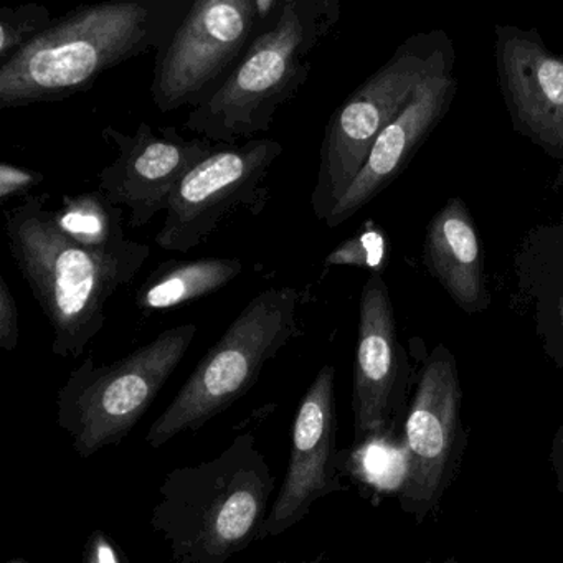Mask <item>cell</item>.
<instances>
[{
  "mask_svg": "<svg viewBox=\"0 0 563 563\" xmlns=\"http://www.w3.org/2000/svg\"><path fill=\"white\" fill-rule=\"evenodd\" d=\"M192 0H111L81 5L0 64V108L55 103L93 87L100 75L157 52Z\"/></svg>",
  "mask_w": 563,
  "mask_h": 563,
  "instance_id": "6da1fadb",
  "label": "cell"
},
{
  "mask_svg": "<svg viewBox=\"0 0 563 563\" xmlns=\"http://www.w3.org/2000/svg\"><path fill=\"white\" fill-rule=\"evenodd\" d=\"M275 487L255 428H246L219 456L164 476L150 526L176 563H227L258 540Z\"/></svg>",
  "mask_w": 563,
  "mask_h": 563,
  "instance_id": "7a4b0ae2",
  "label": "cell"
},
{
  "mask_svg": "<svg viewBox=\"0 0 563 563\" xmlns=\"http://www.w3.org/2000/svg\"><path fill=\"white\" fill-rule=\"evenodd\" d=\"M47 194L25 197L5 212V233L32 295L51 322L52 351L78 358L107 324V306L131 285L151 249L134 242L120 253H95L71 242L47 210Z\"/></svg>",
  "mask_w": 563,
  "mask_h": 563,
  "instance_id": "3957f363",
  "label": "cell"
},
{
  "mask_svg": "<svg viewBox=\"0 0 563 563\" xmlns=\"http://www.w3.org/2000/svg\"><path fill=\"white\" fill-rule=\"evenodd\" d=\"M341 21L339 0H286L219 91L187 117L186 130L223 146L266 133L299 93L312 58Z\"/></svg>",
  "mask_w": 563,
  "mask_h": 563,
  "instance_id": "277c9868",
  "label": "cell"
},
{
  "mask_svg": "<svg viewBox=\"0 0 563 563\" xmlns=\"http://www.w3.org/2000/svg\"><path fill=\"white\" fill-rule=\"evenodd\" d=\"M299 305L301 295L288 286L258 292L153 421L146 443L163 448L179 434L197 433L249 394L268 362L301 338Z\"/></svg>",
  "mask_w": 563,
  "mask_h": 563,
  "instance_id": "5b68a950",
  "label": "cell"
},
{
  "mask_svg": "<svg viewBox=\"0 0 563 563\" xmlns=\"http://www.w3.org/2000/svg\"><path fill=\"white\" fill-rule=\"evenodd\" d=\"M456 51L443 29L418 32L398 45L331 114L319 151L312 190L314 216L325 222L367 161L382 131L408 107L418 88L437 75L454 71Z\"/></svg>",
  "mask_w": 563,
  "mask_h": 563,
  "instance_id": "8992f818",
  "label": "cell"
},
{
  "mask_svg": "<svg viewBox=\"0 0 563 563\" xmlns=\"http://www.w3.org/2000/svg\"><path fill=\"white\" fill-rule=\"evenodd\" d=\"M196 324L166 329L113 364L85 358L57 394V424L88 460L123 443L173 377L197 335Z\"/></svg>",
  "mask_w": 563,
  "mask_h": 563,
  "instance_id": "52a82bcc",
  "label": "cell"
},
{
  "mask_svg": "<svg viewBox=\"0 0 563 563\" xmlns=\"http://www.w3.org/2000/svg\"><path fill=\"white\" fill-rule=\"evenodd\" d=\"M467 448L463 387L453 352L438 344L424 355L404 421V473L398 506L417 523L440 509Z\"/></svg>",
  "mask_w": 563,
  "mask_h": 563,
  "instance_id": "ba28073f",
  "label": "cell"
},
{
  "mask_svg": "<svg viewBox=\"0 0 563 563\" xmlns=\"http://www.w3.org/2000/svg\"><path fill=\"white\" fill-rule=\"evenodd\" d=\"M263 29L255 0H192L173 37L156 52L151 97L157 110L206 104Z\"/></svg>",
  "mask_w": 563,
  "mask_h": 563,
  "instance_id": "9c48e42d",
  "label": "cell"
},
{
  "mask_svg": "<svg viewBox=\"0 0 563 563\" xmlns=\"http://www.w3.org/2000/svg\"><path fill=\"white\" fill-rule=\"evenodd\" d=\"M282 154L283 144L275 140L217 147L174 190L157 245L192 252L233 217L260 216L269 200V173Z\"/></svg>",
  "mask_w": 563,
  "mask_h": 563,
  "instance_id": "30bf717a",
  "label": "cell"
},
{
  "mask_svg": "<svg viewBox=\"0 0 563 563\" xmlns=\"http://www.w3.org/2000/svg\"><path fill=\"white\" fill-rule=\"evenodd\" d=\"M410 385V361L398 339L390 289L382 275H371L358 301L352 375L355 450L394 437L407 413Z\"/></svg>",
  "mask_w": 563,
  "mask_h": 563,
  "instance_id": "8fae6325",
  "label": "cell"
},
{
  "mask_svg": "<svg viewBox=\"0 0 563 563\" xmlns=\"http://www.w3.org/2000/svg\"><path fill=\"white\" fill-rule=\"evenodd\" d=\"M339 474L334 365H322L299 401L285 479L258 540L273 539L301 522L319 499L344 493Z\"/></svg>",
  "mask_w": 563,
  "mask_h": 563,
  "instance_id": "7c38bea8",
  "label": "cell"
},
{
  "mask_svg": "<svg viewBox=\"0 0 563 563\" xmlns=\"http://www.w3.org/2000/svg\"><path fill=\"white\" fill-rule=\"evenodd\" d=\"M101 134L118 156L98 173V190L126 207L131 229L146 227L157 213L166 212L184 177L219 147L207 140H186L173 126L153 130L144 121L133 134L113 126Z\"/></svg>",
  "mask_w": 563,
  "mask_h": 563,
  "instance_id": "4fadbf2b",
  "label": "cell"
},
{
  "mask_svg": "<svg viewBox=\"0 0 563 563\" xmlns=\"http://www.w3.org/2000/svg\"><path fill=\"white\" fill-rule=\"evenodd\" d=\"M497 85L512 130L559 163L563 184V54L550 51L536 27L496 25Z\"/></svg>",
  "mask_w": 563,
  "mask_h": 563,
  "instance_id": "5bb4252c",
  "label": "cell"
},
{
  "mask_svg": "<svg viewBox=\"0 0 563 563\" xmlns=\"http://www.w3.org/2000/svg\"><path fill=\"white\" fill-rule=\"evenodd\" d=\"M460 81L453 71L428 78L408 107L382 131L341 202L325 220L329 229L342 225L377 199L410 166L418 151L444 120L456 100Z\"/></svg>",
  "mask_w": 563,
  "mask_h": 563,
  "instance_id": "9a60e30c",
  "label": "cell"
},
{
  "mask_svg": "<svg viewBox=\"0 0 563 563\" xmlns=\"http://www.w3.org/2000/svg\"><path fill=\"white\" fill-rule=\"evenodd\" d=\"M423 265L461 311L481 314L489 308L483 243L461 197L448 200L428 223Z\"/></svg>",
  "mask_w": 563,
  "mask_h": 563,
  "instance_id": "2e32d148",
  "label": "cell"
},
{
  "mask_svg": "<svg viewBox=\"0 0 563 563\" xmlns=\"http://www.w3.org/2000/svg\"><path fill=\"white\" fill-rule=\"evenodd\" d=\"M517 295L553 367L563 368V222L533 227L514 253Z\"/></svg>",
  "mask_w": 563,
  "mask_h": 563,
  "instance_id": "e0dca14e",
  "label": "cell"
},
{
  "mask_svg": "<svg viewBox=\"0 0 563 563\" xmlns=\"http://www.w3.org/2000/svg\"><path fill=\"white\" fill-rule=\"evenodd\" d=\"M243 272L239 258L173 260L161 263L137 289V309L144 312L167 311L206 298L225 288Z\"/></svg>",
  "mask_w": 563,
  "mask_h": 563,
  "instance_id": "ac0fdd59",
  "label": "cell"
},
{
  "mask_svg": "<svg viewBox=\"0 0 563 563\" xmlns=\"http://www.w3.org/2000/svg\"><path fill=\"white\" fill-rule=\"evenodd\" d=\"M58 229L77 245L95 253H120L133 245L124 233L123 207L111 202L101 190L65 196L55 210Z\"/></svg>",
  "mask_w": 563,
  "mask_h": 563,
  "instance_id": "d6986e66",
  "label": "cell"
},
{
  "mask_svg": "<svg viewBox=\"0 0 563 563\" xmlns=\"http://www.w3.org/2000/svg\"><path fill=\"white\" fill-rule=\"evenodd\" d=\"M387 262V235L377 223L368 220L357 235L345 240L325 256L324 266L325 268L329 266H355V268L368 269L372 275H382Z\"/></svg>",
  "mask_w": 563,
  "mask_h": 563,
  "instance_id": "ffe728a7",
  "label": "cell"
},
{
  "mask_svg": "<svg viewBox=\"0 0 563 563\" xmlns=\"http://www.w3.org/2000/svg\"><path fill=\"white\" fill-rule=\"evenodd\" d=\"M54 21L51 11L41 4L0 9V64L47 31Z\"/></svg>",
  "mask_w": 563,
  "mask_h": 563,
  "instance_id": "44dd1931",
  "label": "cell"
},
{
  "mask_svg": "<svg viewBox=\"0 0 563 563\" xmlns=\"http://www.w3.org/2000/svg\"><path fill=\"white\" fill-rule=\"evenodd\" d=\"M44 183V174L14 164H0V202L5 203L15 197H29L34 187Z\"/></svg>",
  "mask_w": 563,
  "mask_h": 563,
  "instance_id": "7402d4cb",
  "label": "cell"
},
{
  "mask_svg": "<svg viewBox=\"0 0 563 563\" xmlns=\"http://www.w3.org/2000/svg\"><path fill=\"white\" fill-rule=\"evenodd\" d=\"M19 311L4 276H0V349L14 352L19 345Z\"/></svg>",
  "mask_w": 563,
  "mask_h": 563,
  "instance_id": "603a6c76",
  "label": "cell"
},
{
  "mask_svg": "<svg viewBox=\"0 0 563 563\" xmlns=\"http://www.w3.org/2000/svg\"><path fill=\"white\" fill-rule=\"evenodd\" d=\"M81 563H131L124 550L104 530H93L81 552Z\"/></svg>",
  "mask_w": 563,
  "mask_h": 563,
  "instance_id": "cb8c5ba5",
  "label": "cell"
},
{
  "mask_svg": "<svg viewBox=\"0 0 563 563\" xmlns=\"http://www.w3.org/2000/svg\"><path fill=\"white\" fill-rule=\"evenodd\" d=\"M550 467L555 476L556 493L563 494V420L556 428L549 453Z\"/></svg>",
  "mask_w": 563,
  "mask_h": 563,
  "instance_id": "d4e9b609",
  "label": "cell"
},
{
  "mask_svg": "<svg viewBox=\"0 0 563 563\" xmlns=\"http://www.w3.org/2000/svg\"><path fill=\"white\" fill-rule=\"evenodd\" d=\"M325 562V553H319L318 556L311 560H279V562L272 563H324Z\"/></svg>",
  "mask_w": 563,
  "mask_h": 563,
  "instance_id": "484cf974",
  "label": "cell"
},
{
  "mask_svg": "<svg viewBox=\"0 0 563 563\" xmlns=\"http://www.w3.org/2000/svg\"><path fill=\"white\" fill-rule=\"evenodd\" d=\"M427 563H431L430 560H428ZM441 563H461L460 560L454 559V556H448V559L441 560Z\"/></svg>",
  "mask_w": 563,
  "mask_h": 563,
  "instance_id": "4316f807",
  "label": "cell"
},
{
  "mask_svg": "<svg viewBox=\"0 0 563 563\" xmlns=\"http://www.w3.org/2000/svg\"><path fill=\"white\" fill-rule=\"evenodd\" d=\"M8 563H32V562H29V560H24V559H12V560H9Z\"/></svg>",
  "mask_w": 563,
  "mask_h": 563,
  "instance_id": "83f0119b",
  "label": "cell"
},
{
  "mask_svg": "<svg viewBox=\"0 0 563 563\" xmlns=\"http://www.w3.org/2000/svg\"><path fill=\"white\" fill-rule=\"evenodd\" d=\"M349 563H352V562H349Z\"/></svg>",
  "mask_w": 563,
  "mask_h": 563,
  "instance_id": "f1b7e54d",
  "label": "cell"
}]
</instances>
